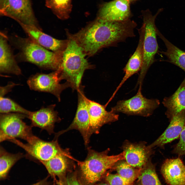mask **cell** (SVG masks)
<instances>
[{"label":"cell","instance_id":"6da1fadb","mask_svg":"<svg viewBox=\"0 0 185 185\" xmlns=\"http://www.w3.org/2000/svg\"><path fill=\"white\" fill-rule=\"evenodd\" d=\"M137 25L130 19L108 21L97 18L77 32L72 34L67 31V35L76 42L86 56H91L102 48L115 46L134 36Z\"/></svg>","mask_w":185,"mask_h":185},{"label":"cell","instance_id":"7a4b0ae2","mask_svg":"<svg viewBox=\"0 0 185 185\" xmlns=\"http://www.w3.org/2000/svg\"><path fill=\"white\" fill-rule=\"evenodd\" d=\"M9 42L18 51L17 61L34 64L47 70H57L62 61L63 52H54L40 45L28 37L14 34L8 35Z\"/></svg>","mask_w":185,"mask_h":185},{"label":"cell","instance_id":"3957f363","mask_svg":"<svg viewBox=\"0 0 185 185\" xmlns=\"http://www.w3.org/2000/svg\"><path fill=\"white\" fill-rule=\"evenodd\" d=\"M67 47L63 53L61 64L58 69L60 80H65L73 90H77L81 86L85 71L93 68L85 57L81 48L72 39L68 37Z\"/></svg>","mask_w":185,"mask_h":185},{"label":"cell","instance_id":"277c9868","mask_svg":"<svg viewBox=\"0 0 185 185\" xmlns=\"http://www.w3.org/2000/svg\"><path fill=\"white\" fill-rule=\"evenodd\" d=\"M86 157L83 161H77L83 180L87 184H91L99 181L105 172L113 168L118 161L124 160L123 152L109 155V149L98 152L87 147Z\"/></svg>","mask_w":185,"mask_h":185},{"label":"cell","instance_id":"5b68a950","mask_svg":"<svg viewBox=\"0 0 185 185\" xmlns=\"http://www.w3.org/2000/svg\"><path fill=\"white\" fill-rule=\"evenodd\" d=\"M163 10L160 8L154 15L149 10L142 11L144 28L143 41V59L142 69L138 79L137 85H142L145 75L151 66L156 61L155 56L159 51L157 40V28L155 25L156 17Z\"/></svg>","mask_w":185,"mask_h":185},{"label":"cell","instance_id":"8992f818","mask_svg":"<svg viewBox=\"0 0 185 185\" xmlns=\"http://www.w3.org/2000/svg\"><path fill=\"white\" fill-rule=\"evenodd\" d=\"M58 137L55 136L52 141H44L34 135L24 143L16 138L9 141L17 145L26 152L27 158L37 160L40 162L48 161L55 156L65 152L67 149L61 148L58 142Z\"/></svg>","mask_w":185,"mask_h":185},{"label":"cell","instance_id":"52a82bcc","mask_svg":"<svg viewBox=\"0 0 185 185\" xmlns=\"http://www.w3.org/2000/svg\"><path fill=\"white\" fill-rule=\"evenodd\" d=\"M26 115L10 113L1 114L0 115V142L19 138L27 141L33 135L32 126L23 120Z\"/></svg>","mask_w":185,"mask_h":185},{"label":"cell","instance_id":"ba28073f","mask_svg":"<svg viewBox=\"0 0 185 185\" xmlns=\"http://www.w3.org/2000/svg\"><path fill=\"white\" fill-rule=\"evenodd\" d=\"M1 16L10 17L19 24L43 31L33 12L30 0H0Z\"/></svg>","mask_w":185,"mask_h":185},{"label":"cell","instance_id":"9c48e42d","mask_svg":"<svg viewBox=\"0 0 185 185\" xmlns=\"http://www.w3.org/2000/svg\"><path fill=\"white\" fill-rule=\"evenodd\" d=\"M142 86H139L136 94L131 98L120 100L111 110L116 113L121 112L129 115L148 117L152 114L160 104L156 99H149L142 94Z\"/></svg>","mask_w":185,"mask_h":185},{"label":"cell","instance_id":"30bf717a","mask_svg":"<svg viewBox=\"0 0 185 185\" xmlns=\"http://www.w3.org/2000/svg\"><path fill=\"white\" fill-rule=\"evenodd\" d=\"M58 70L49 74L37 73L30 76L27 83L31 89L49 93L54 95L59 101L60 94L65 89L70 86L67 81L63 84L60 81Z\"/></svg>","mask_w":185,"mask_h":185},{"label":"cell","instance_id":"8fae6325","mask_svg":"<svg viewBox=\"0 0 185 185\" xmlns=\"http://www.w3.org/2000/svg\"><path fill=\"white\" fill-rule=\"evenodd\" d=\"M84 87L81 86L77 90L78 104L77 110L72 122L66 129L56 133L59 136L69 131L78 130L82 135L86 146L88 147L90 137L89 134V116L87 101V97L84 91Z\"/></svg>","mask_w":185,"mask_h":185},{"label":"cell","instance_id":"7c38bea8","mask_svg":"<svg viewBox=\"0 0 185 185\" xmlns=\"http://www.w3.org/2000/svg\"><path fill=\"white\" fill-rule=\"evenodd\" d=\"M89 116V134L90 137L93 134L99 133L101 127L106 124L118 120L119 115L111 110H106V106L87 98Z\"/></svg>","mask_w":185,"mask_h":185},{"label":"cell","instance_id":"4fadbf2b","mask_svg":"<svg viewBox=\"0 0 185 185\" xmlns=\"http://www.w3.org/2000/svg\"><path fill=\"white\" fill-rule=\"evenodd\" d=\"M124 160L129 164L137 168H141L150 159L154 151L144 142L132 143L125 141L123 145Z\"/></svg>","mask_w":185,"mask_h":185},{"label":"cell","instance_id":"5bb4252c","mask_svg":"<svg viewBox=\"0 0 185 185\" xmlns=\"http://www.w3.org/2000/svg\"><path fill=\"white\" fill-rule=\"evenodd\" d=\"M131 2L127 0H113L103 4L97 18L108 21H122L132 16Z\"/></svg>","mask_w":185,"mask_h":185},{"label":"cell","instance_id":"9a60e30c","mask_svg":"<svg viewBox=\"0 0 185 185\" xmlns=\"http://www.w3.org/2000/svg\"><path fill=\"white\" fill-rule=\"evenodd\" d=\"M27 37L45 48L54 52H63L66 49L68 40H60L47 34L32 26L19 24Z\"/></svg>","mask_w":185,"mask_h":185},{"label":"cell","instance_id":"2e32d148","mask_svg":"<svg viewBox=\"0 0 185 185\" xmlns=\"http://www.w3.org/2000/svg\"><path fill=\"white\" fill-rule=\"evenodd\" d=\"M55 106L51 105L35 111H31L27 118L31 120V125L45 130L50 135L54 133L55 124L61 120L54 109Z\"/></svg>","mask_w":185,"mask_h":185},{"label":"cell","instance_id":"e0dca14e","mask_svg":"<svg viewBox=\"0 0 185 185\" xmlns=\"http://www.w3.org/2000/svg\"><path fill=\"white\" fill-rule=\"evenodd\" d=\"M8 35L6 32H0V72L2 73L20 75L22 74L15 55L9 43Z\"/></svg>","mask_w":185,"mask_h":185},{"label":"cell","instance_id":"ac0fdd59","mask_svg":"<svg viewBox=\"0 0 185 185\" xmlns=\"http://www.w3.org/2000/svg\"><path fill=\"white\" fill-rule=\"evenodd\" d=\"M161 172L169 185H185V165L179 158L166 159Z\"/></svg>","mask_w":185,"mask_h":185},{"label":"cell","instance_id":"d6986e66","mask_svg":"<svg viewBox=\"0 0 185 185\" xmlns=\"http://www.w3.org/2000/svg\"><path fill=\"white\" fill-rule=\"evenodd\" d=\"M138 31L139 39L137 47L123 69L124 75L112 96L113 97H114L118 90L127 79L133 75L140 71L142 69L143 59L144 28L143 25L138 30Z\"/></svg>","mask_w":185,"mask_h":185},{"label":"cell","instance_id":"ffe728a7","mask_svg":"<svg viewBox=\"0 0 185 185\" xmlns=\"http://www.w3.org/2000/svg\"><path fill=\"white\" fill-rule=\"evenodd\" d=\"M185 125V110L172 118L166 130L149 146L151 148L155 146L163 147L166 144L179 137Z\"/></svg>","mask_w":185,"mask_h":185},{"label":"cell","instance_id":"44dd1931","mask_svg":"<svg viewBox=\"0 0 185 185\" xmlns=\"http://www.w3.org/2000/svg\"><path fill=\"white\" fill-rule=\"evenodd\" d=\"M67 149L65 152L58 155L46 161L41 162L49 173L54 177L61 178L70 169L76 160Z\"/></svg>","mask_w":185,"mask_h":185},{"label":"cell","instance_id":"7402d4cb","mask_svg":"<svg viewBox=\"0 0 185 185\" xmlns=\"http://www.w3.org/2000/svg\"><path fill=\"white\" fill-rule=\"evenodd\" d=\"M162 103L166 109L165 114L170 120L185 110V78L176 91L171 96L165 97Z\"/></svg>","mask_w":185,"mask_h":185},{"label":"cell","instance_id":"603a6c76","mask_svg":"<svg viewBox=\"0 0 185 185\" xmlns=\"http://www.w3.org/2000/svg\"><path fill=\"white\" fill-rule=\"evenodd\" d=\"M157 32V35L163 41L166 48L165 51L161 52L166 57V61L178 66L185 71V51L170 42L158 29Z\"/></svg>","mask_w":185,"mask_h":185},{"label":"cell","instance_id":"cb8c5ba5","mask_svg":"<svg viewBox=\"0 0 185 185\" xmlns=\"http://www.w3.org/2000/svg\"><path fill=\"white\" fill-rule=\"evenodd\" d=\"M25 155L19 152L16 154L9 153L1 146L0 147V178L6 177L11 168L19 160Z\"/></svg>","mask_w":185,"mask_h":185},{"label":"cell","instance_id":"d4e9b609","mask_svg":"<svg viewBox=\"0 0 185 185\" xmlns=\"http://www.w3.org/2000/svg\"><path fill=\"white\" fill-rule=\"evenodd\" d=\"M140 185H162L150 159L141 169L138 178Z\"/></svg>","mask_w":185,"mask_h":185},{"label":"cell","instance_id":"484cf974","mask_svg":"<svg viewBox=\"0 0 185 185\" xmlns=\"http://www.w3.org/2000/svg\"><path fill=\"white\" fill-rule=\"evenodd\" d=\"M113 167L127 185L133 184L134 181L138 178L140 170V169L129 164L125 160L118 161Z\"/></svg>","mask_w":185,"mask_h":185},{"label":"cell","instance_id":"4316f807","mask_svg":"<svg viewBox=\"0 0 185 185\" xmlns=\"http://www.w3.org/2000/svg\"><path fill=\"white\" fill-rule=\"evenodd\" d=\"M72 2V0H46L45 4L58 18L65 20L70 16Z\"/></svg>","mask_w":185,"mask_h":185},{"label":"cell","instance_id":"83f0119b","mask_svg":"<svg viewBox=\"0 0 185 185\" xmlns=\"http://www.w3.org/2000/svg\"><path fill=\"white\" fill-rule=\"evenodd\" d=\"M0 112L1 114L12 112L25 114L27 116L30 112L23 107L11 99L4 97H0Z\"/></svg>","mask_w":185,"mask_h":185},{"label":"cell","instance_id":"f1b7e54d","mask_svg":"<svg viewBox=\"0 0 185 185\" xmlns=\"http://www.w3.org/2000/svg\"><path fill=\"white\" fill-rule=\"evenodd\" d=\"M180 140L172 151L173 153L179 156L185 155V125L180 135Z\"/></svg>","mask_w":185,"mask_h":185},{"label":"cell","instance_id":"f546056e","mask_svg":"<svg viewBox=\"0 0 185 185\" xmlns=\"http://www.w3.org/2000/svg\"><path fill=\"white\" fill-rule=\"evenodd\" d=\"M57 185H83L76 175L72 174L64 178L62 177L57 182Z\"/></svg>","mask_w":185,"mask_h":185},{"label":"cell","instance_id":"4dcf8cb0","mask_svg":"<svg viewBox=\"0 0 185 185\" xmlns=\"http://www.w3.org/2000/svg\"><path fill=\"white\" fill-rule=\"evenodd\" d=\"M105 179L110 185H127L124 180L117 173H108Z\"/></svg>","mask_w":185,"mask_h":185},{"label":"cell","instance_id":"1f68e13d","mask_svg":"<svg viewBox=\"0 0 185 185\" xmlns=\"http://www.w3.org/2000/svg\"><path fill=\"white\" fill-rule=\"evenodd\" d=\"M16 84L12 82H9L5 86L0 87V97H4V96L8 92H10L11 89Z\"/></svg>","mask_w":185,"mask_h":185},{"label":"cell","instance_id":"d6a6232c","mask_svg":"<svg viewBox=\"0 0 185 185\" xmlns=\"http://www.w3.org/2000/svg\"><path fill=\"white\" fill-rule=\"evenodd\" d=\"M31 185H49V183L47 178H46Z\"/></svg>","mask_w":185,"mask_h":185},{"label":"cell","instance_id":"836d02e7","mask_svg":"<svg viewBox=\"0 0 185 185\" xmlns=\"http://www.w3.org/2000/svg\"><path fill=\"white\" fill-rule=\"evenodd\" d=\"M97 185H110L109 184L106 183H101Z\"/></svg>","mask_w":185,"mask_h":185},{"label":"cell","instance_id":"e575fe53","mask_svg":"<svg viewBox=\"0 0 185 185\" xmlns=\"http://www.w3.org/2000/svg\"><path fill=\"white\" fill-rule=\"evenodd\" d=\"M130 1L131 3L133 2L134 1H135L136 0H127Z\"/></svg>","mask_w":185,"mask_h":185},{"label":"cell","instance_id":"d590c367","mask_svg":"<svg viewBox=\"0 0 185 185\" xmlns=\"http://www.w3.org/2000/svg\"><path fill=\"white\" fill-rule=\"evenodd\" d=\"M139 185L138 184V185Z\"/></svg>","mask_w":185,"mask_h":185}]
</instances>
